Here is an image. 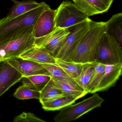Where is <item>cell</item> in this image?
<instances>
[{"instance_id":"13","label":"cell","mask_w":122,"mask_h":122,"mask_svg":"<svg viewBox=\"0 0 122 122\" xmlns=\"http://www.w3.org/2000/svg\"><path fill=\"white\" fill-rule=\"evenodd\" d=\"M88 17L106 12L113 0H72Z\"/></svg>"},{"instance_id":"21","label":"cell","mask_w":122,"mask_h":122,"mask_svg":"<svg viewBox=\"0 0 122 122\" xmlns=\"http://www.w3.org/2000/svg\"><path fill=\"white\" fill-rule=\"evenodd\" d=\"M51 78L49 76L36 75L23 77L21 80L23 85L40 92Z\"/></svg>"},{"instance_id":"1","label":"cell","mask_w":122,"mask_h":122,"mask_svg":"<svg viewBox=\"0 0 122 122\" xmlns=\"http://www.w3.org/2000/svg\"><path fill=\"white\" fill-rule=\"evenodd\" d=\"M106 22L92 21L87 32L70 56L69 62L85 64L94 62L95 53L103 35L106 32Z\"/></svg>"},{"instance_id":"26","label":"cell","mask_w":122,"mask_h":122,"mask_svg":"<svg viewBox=\"0 0 122 122\" xmlns=\"http://www.w3.org/2000/svg\"><path fill=\"white\" fill-rule=\"evenodd\" d=\"M14 122H46V121L39 118L32 113L23 112L15 118Z\"/></svg>"},{"instance_id":"10","label":"cell","mask_w":122,"mask_h":122,"mask_svg":"<svg viewBox=\"0 0 122 122\" xmlns=\"http://www.w3.org/2000/svg\"><path fill=\"white\" fill-rule=\"evenodd\" d=\"M5 61L21 73L23 77L36 75L51 76L50 73L42 65L36 62L19 57L10 59Z\"/></svg>"},{"instance_id":"14","label":"cell","mask_w":122,"mask_h":122,"mask_svg":"<svg viewBox=\"0 0 122 122\" xmlns=\"http://www.w3.org/2000/svg\"><path fill=\"white\" fill-rule=\"evenodd\" d=\"M19 58L38 63L56 65L55 57L44 49L35 46L21 54Z\"/></svg>"},{"instance_id":"22","label":"cell","mask_w":122,"mask_h":122,"mask_svg":"<svg viewBox=\"0 0 122 122\" xmlns=\"http://www.w3.org/2000/svg\"><path fill=\"white\" fill-rule=\"evenodd\" d=\"M65 96L61 90L55 86L53 80L51 78L49 82L40 91L39 99L41 103L54 99Z\"/></svg>"},{"instance_id":"8","label":"cell","mask_w":122,"mask_h":122,"mask_svg":"<svg viewBox=\"0 0 122 122\" xmlns=\"http://www.w3.org/2000/svg\"><path fill=\"white\" fill-rule=\"evenodd\" d=\"M68 28H56L51 33L39 38H36L35 46L42 48L55 57L70 33Z\"/></svg>"},{"instance_id":"15","label":"cell","mask_w":122,"mask_h":122,"mask_svg":"<svg viewBox=\"0 0 122 122\" xmlns=\"http://www.w3.org/2000/svg\"><path fill=\"white\" fill-rule=\"evenodd\" d=\"M14 5L7 15L3 18L5 20H10L16 17L31 11L39 7L42 2L38 3L32 0L19 1L17 0H11Z\"/></svg>"},{"instance_id":"23","label":"cell","mask_w":122,"mask_h":122,"mask_svg":"<svg viewBox=\"0 0 122 122\" xmlns=\"http://www.w3.org/2000/svg\"><path fill=\"white\" fill-rule=\"evenodd\" d=\"M56 65L61 67L65 72L73 79L78 77L81 73L84 64L73 62H67L56 59Z\"/></svg>"},{"instance_id":"5","label":"cell","mask_w":122,"mask_h":122,"mask_svg":"<svg viewBox=\"0 0 122 122\" xmlns=\"http://www.w3.org/2000/svg\"><path fill=\"white\" fill-rule=\"evenodd\" d=\"M49 5L42 2L38 7L10 20L0 19V38L8 36L18 30L35 25L43 11Z\"/></svg>"},{"instance_id":"3","label":"cell","mask_w":122,"mask_h":122,"mask_svg":"<svg viewBox=\"0 0 122 122\" xmlns=\"http://www.w3.org/2000/svg\"><path fill=\"white\" fill-rule=\"evenodd\" d=\"M94 62L103 65L122 63V47L115 38L106 32L97 46Z\"/></svg>"},{"instance_id":"20","label":"cell","mask_w":122,"mask_h":122,"mask_svg":"<svg viewBox=\"0 0 122 122\" xmlns=\"http://www.w3.org/2000/svg\"><path fill=\"white\" fill-rule=\"evenodd\" d=\"M53 80L55 86L61 90L65 96L71 97L77 100L87 94L67 82L58 80Z\"/></svg>"},{"instance_id":"7","label":"cell","mask_w":122,"mask_h":122,"mask_svg":"<svg viewBox=\"0 0 122 122\" xmlns=\"http://www.w3.org/2000/svg\"><path fill=\"white\" fill-rule=\"evenodd\" d=\"M92 20L89 19L68 28L70 33L64 43L56 52L55 56L56 59L69 62L71 55L87 32Z\"/></svg>"},{"instance_id":"2","label":"cell","mask_w":122,"mask_h":122,"mask_svg":"<svg viewBox=\"0 0 122 122\" xmlns=\"http://www.w3.org/2000/svg\"><path fill=\"white\" fill-rule=\"evenodd\" d=\"M34 26L21 29L0 38V62L19 58L21 54L35 46Z\"/></svg>"},{"instance_id":"19","label":"cell","mask_w":122,"mask_h":122,"mask_svg":"<svg viewBox=\"0 0 122 122\" xmlns=\"http://www.w3.org/2000/svg\"><path fill=\"white\" fill-rule=\"evenodd\" d=\"M94 72L95 67L92 63H85L81 73L74 79L80 87L87 93L88 87L92 78Z\"/></svg>"},{"instance_id":"9","label":"cell","mask_w":122,"mask_h":122,"mask_svg":"<svg viewBox=\"0 0 122 122\" xmlns=\"http://www.w3.org/2000/svg\"><path fill=\"white\" fill-rule=\"evenodd\" d=\"M56 10L50 6L40 15L33 27V34L35 38H39L51 33L56 28L55 23Z\"/></svg>"},{"instance_id":"16","label":"cell","mask_w":122,"mask_h":122,"mask_svg":"<svg viewBox=\"0 0 122 122\" xmlns=\"http://www.w3.org/2000/svg\"><path fill=\"white\" fill-rule=\"evenodd\" d=\"M106 32L115 38L121 46L122 44V13L113 15L106 22Z\"/></svg>"},{"instance_id":"4","label":"cell","mask_w":122,"mask_h":122,"mask_svg":"<svg viewBox=\"0 0 122 122\" xmlns=\"http://www.w3.org/2000/svg\"><path fill=\"white\" fill-rule=\"evenodd\" d=\"M105 100L98 93L75 105H69L60 110L54 118L55 122H69L75 121L87 113L101 106Z\"/></svg>"},{"instance_id":"11","label":"cell","mask_w":122,"mask_h":122,"mask_svg":"<svg viewBox=\"0 0 122 122\" xmlns=\"http://www.w3.org/2000/svg\"><path fill=\"white\" fill-rule=\"evenodd\" d=\"M0 64V97L20 81L23 76L6 61Z\"/></svg>"},{"instance_id":"6","label":"cell","mask_w":122,"mask_h":122,"mask_svg":"<svg viewBox=\"0 0 122 122\" xmlns=\"http://www.w3.org/2000/svg\"><path fill=\"white\" fill-rule=\"evenodd\" d=\"M89 19L85 13L70 1H63L56 10V28H68Z\"/></svg>"},{"instance_id":"18","label":"cell","mask_w":122,"mask_h":122,"mask_svg":"<svg viewBox=\"0 0 122 122\" xmlns=\"http://www.w3.org/2000/svg\"><path fill=\"white\" fill-rule=\"evenodd\" d=\"M75 98L63 96L47 101L42 103V108L46 111H55L61 110L66 106L75 103Z\"/></svg>"},{"instance_id":"24","label":"cell","mask_w":122,"mask_h":122,"mask_svg":"<svg viewBox=\"0 0 122 122\" xmlns=\"http://www.w3.org/2000/svg\"><path fill=\"white\" fill-rule=\"evenodd\" d=\"M13 96L17 98L20 100L35 98L39 100L40 92L23 85L17 89Z\"/></svg>"},{"instance_id":"17","label":"cell","mask_w":122,"mask_h":122,"mask_svg":"<svg viewBox=\"0 0 122 122\" xmlns=\"http://www.w3.org/2000/svg\"><path fill=\"white\" fill-rule=\"evenodd\" d=\"M39 63L42 65L49 72L50 74L51 77L53 80L66 81L69 83L76 87L84 91L80 87L74 79L70 77L61 67L57 65Z\"/></svg>"},{"instance_id":"25","label":"cell","mask_w":122,"mask_h":122,"mask_svg":"<svg viewBox=\"0 0 122 122\" xmlns=\"http://www.w3.org/2000/svg\"><path fill=\"white\" fill-rule=\"evenodd\" d=\"M91 63L94 65L95 72L92 78L88 87V93H93L104 74L105 65L95 62Z\"/></svg>"},{"instance_id":"12","label":"cell","mask_w":122,"mask_h":122,"mask_svg":"<svg viewBox=\"0 0 122 122\" xmlns=\"http://www.w3.org/2000/svg\"><path fill=\"white\" fill-rule=\"evenodd\" d=\"M105 65L104 74L93 93L106 91L113 87L122 75V63Z\"/></svg>"}]
</instances>
